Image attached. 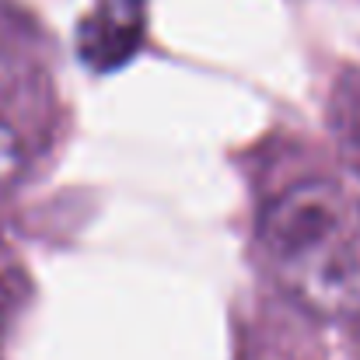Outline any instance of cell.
<instances>
[{
  "mask_svg": "<svg viewBox=\"0 0 360 360\" xmlns=\"http://www.w3.org/2000/svg\"><path fill=\"white\" fill-rule=\"evenodd\" d=\"M276 283L311 315H360V207L333 179L283 189L259 221Z\"/></svg>",
  "mask_w": 360,
  "mask_h": 360,
  "instance_id": "cell-1",
  "label": "cell"
},
{
  "mask_svg": "<svg viewBox=\"0 0 360 360\" xmlns=\"http://www.w3.org/2000/svg\"><path fill=\"white\" fill-rule=\"evenodd\" d=\"M147 7L143 0H91L77 21V56L88 70L109 74L126 67L143 46Z\"/></svg>",
  "mask_w": 360,
  "mask_h": 360,
  "instance_id": "cell-2",
  "label": "cell"
},
{
  "mask_svg": "<svg viewBox=\"0 0 360 360\" xmlns=\"http://www.w3.org/2000/svg\"><path fill=\"white\" fill-rule=\"evenodd\" d=\"M333 133L340 158L360 175V74H347L333 95Z\"/></svg>",
  "mask_w": 360,
  "mask_h": 360,
  "instance_id": "cell-3",
  "label": "cell"
},
{
  "mask_svg": "<svg viewBox=\"0 0 360 360\" xmlns=\"http://www.w3.org/2000/svg\"><path fill=\"white\" fill-rule=\"evenodd\" d=\"M21 168H25V147H21V136L0 120V203H4L7 193L14 189Z\"/></svg>",
  "mask_w": 360,
  "mask_h": 360,
  "instance_id": "cell-4",
  "label": "cell"
},
{
  "mask_svg": "<svg viewBox=\"0 0 360 360\" xmlns=\"http://www.w3.org/2000/svg\"><path fill=\"white\" fill-rule=\"evenodd\" d=\"M0 308H4V283H0Z\"/></svg>",
  "mask_w": 360,
  "mask_h": 360,
  "instance_id": "cell-5",
  "label": "cell"
}]
</instances>
